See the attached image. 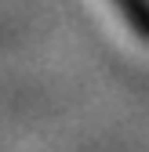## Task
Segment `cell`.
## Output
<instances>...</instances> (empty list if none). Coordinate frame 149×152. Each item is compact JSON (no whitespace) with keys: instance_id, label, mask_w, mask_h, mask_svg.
I'll return each instance as SVG.
<instances>
[{"instance_id":"6da1fadb","label":"cell","mask_w":149,"mask_h":152,"mask_svg":"<svg viewBox=\"0 0 149 152\" xmlns=\"http://www.w3.org/2000/svg\"><path fill=\"white\" fill-rule=\"evenodd\" d=\"M113 7H117V15L124 22L135 29L138 40L149 44V0H113Z\"/></svg>"}]
</instances>
